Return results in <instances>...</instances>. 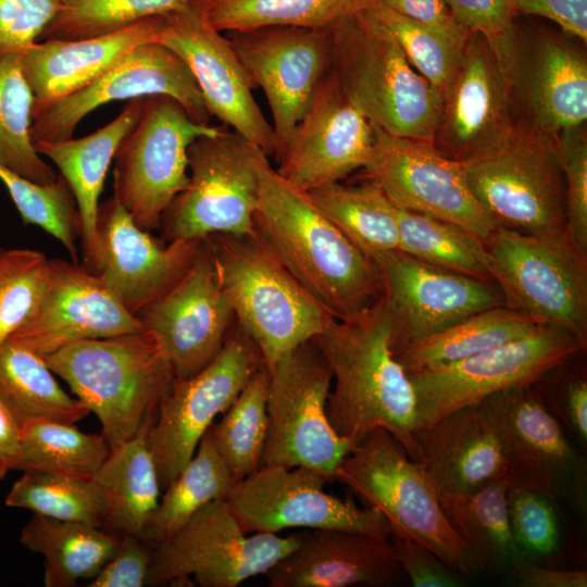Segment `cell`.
I'll return each instance as SVG.
<instances>
[{"label":"cell","mask_w":587,"mask_h":587,"mask_svg":"<svg viewBox=\"0 0 587 587\" xmlns=\"http://www.w3.org/2000/svg\"><path fill=\"white\" fill-rule=\"evenodd\" d=\"M34 95L20 54L0 59V164L35 183L48 185L59 174L37 152L32 137Z\"/></svg>","instance_id":"obj_43"},{"label":"cell","mask_w":587,"mask_h":587,"mask_svg":"<svg viewBox=\"0 0 587 587\" xmlns=\"http://www.w3.org/2000/svg\"><path fill=\"white\" fill-rule=\"evenodd\" d=\"M0 399L21 425L34 420L75 424L90 413L59 385L42 357L8 340L0 345Z\"/></svg>","instance_id":"obj_36"},{"label":"cell","mask_w":587,"mask_h":587,"mask_svg":"<svg viewBox=\"0 0 587 587\" xmlns=\"http://www.w3.org/2000/svg\"><path fill=\"white\" fill-rule=\"evenodd\" d=\"M49 261L35 249L0 253V345L34 313L48 278Z\"/></svg>","instance_id":"obj_48"},{"label":"cell","mask_w":587,"mask_h":587,"mask_svg":"<svg viewBox=\"0 0 587 587\" xmlns=\"http://www.w3.org/2000/svg\"><path fill=\"white\" fill-rule=\"evenodd\" d=\"M263 364L253 341L236 324L203 370L174 379L148 432L162 491L190 461L215 417L229 408Z\"/></svg>","instance_id":"obj_16"},{"label":"cell","mask_w":587,"mask_h":587,"mask_svg":"<svg viewBox=\"0 0 587 587\" xmlns=\"http://www.w3.org/2000/svg\"><path fill=\"white\" fill-rule=\"evenodd\" d=\"M20 541L43 557L47 587H71L91 579L115 551L120 537L87 523L33 514Z\"/></svg>","instance_id":"obj_33"},{"label":"cell","mask_w":587,"mask_h":587,"mask_svg":"<svg viewBox=\"0 0 587 587\" xmlns=\"http://www.w3.org/2000/svg\"><path fill=\"white\" fill-rule=\"evenodd\" d=\"M11 508L51 519L102 527L103 503L89 479L38 471H23L5 497Z\"/></svg>","instance_id":"obj_44"},{"label":"cell","mask_w":587,"mask_h":587,"mask_svg":"<svg viewBox=\"0 0 587 587\" xmlns=\"http://www.w3.org/2000/svg\"><path fill=\"white\" fill-rule=\"evenodd\" d=\"M519 123L551 138L585 125L587 58L565 36L515 25L489 42Z\"/></svg>","instance_id":"obj_14"},{"label":"cell","mask_w":587,"mask_h":587,"mask_svg":"<svg viewBox=\"0 0 587 587\" xmlns=\"http://www.w3.org/2000/svg\"><path fill=\"white\" fill-rule=\"evenodd\" d=\"M501 446L512 486L567 498L585 513L586 458L548 410L535 384L497 391L479 403Z\"/></svg>","instance_id":"obj_15"},{"label":"cell","mask_w":587,"mask_h":587,"mask_svg":"<svg viewBox=\"0 0 587 587\" xmlns=\"http://www.w3.org/2000/svg\"><path fill=\"white\" fill-rule=\"evenodd\" d=\"M220 127L193 121L175 99L143 98L141 113L114 155V196L143 230L152 232L186 187L188 149Z\"/></svg>","instance_id":"obj_12"},{"label":"cell","mask_w":587,"mask_h":587,"mask_svg":"<svg viewBox=\"0 0 587 587\" xmlns=\"http://www.w3.org/2000/svg\"><path fill=\"white\" fill-rule=\"evenodd\" d=\"M141 328L139 319L86 266L50 259L45 289L34 313L8 341L45 357L72 342Z\"/></svg>","instance_id":"obj_25"},{"label":"cell","mask_w":587,"mask_h":587,"mask_svg":"<svg viewBox=\"0 0 587 587\" xmlns=\"http://www.w3.org/2000/svg\"><path fill=\"white\" fill-rule=\"evenodd\" d=\"M148 96L175 99L188 115L209 124L210 114L185 62L159 41L141 43L90 85L49 105L33 117V143L73 137L77 125L97 108Z\"/></svg>","instance_id":"obj_22"},{"label":"cell","mask_w":587,"mask_h":587,"mask_svg":"<svg viewBox=\"0 0 587 587\" xmlns=\"http://www.w3.org/2000/svg\"><path fill=\"white\" fill-rule=\"evenodd\" d=\"M227 37L268 102L278 159L330 70L328 28L267 27Z\"/></svg>","instance_id":"obj_21"},{"label":"cell","mask_w":587,"mask_h":587,"mask_svg":"<svg viewBox=\"0 0 587 587\" xmlns=\"http://www.w3.org/2000/svg\"><path fill=\"white\" fill-rule=\"evenodd\" d=\"M190 0H60L40 40H75L112 34L140 21L164 16Z\"/></svg>","instance_id":"obj_46"},{"label":"cell","mask_w":587,"mask_h":587,"mask_svg":"<svg viewBox=\"0 0 587 587\" xmlns=\"http://www.w3.org/2000/svg\"><path fill=\"white\" fill-rule=\"evenodd\" d=\"M583 353L563 361L534 384L565 433L586 451L587 372Z\"/></svg>","instance_id":"obj_50"},{"label":"cell","mask_w":587,"mask_h":587,"mask_svg":"<svg viewBox=\"0 0 587 587\" xmlns=\"http://www.w3.org/2000/svg\"><path fill=\"white\" fill-rule=\"evenodd\" d=\"M153 547L141 538L126 535L88 587H142L152 558Z\"/></svg>","instance_id":"obj_54"},{"label":"cell","mask_w":587,"mask_h":587,"mask_svg":"<svg viewBox=\"0 0 587 587\" xmlns=\"http://www.w3.org/2000/svg\"><path fill=\"white\" fill-rule=\"evenodd\" d=\"M454 21L494 42L514 26L516 0H445Z\"/></svg>","instance_id":"obj_55"},{"label":"cell","mask_w":587,"mask_h":587,"mask_svg":"<svg viewBox=\"0 0 587 587\" xmlns=\"http://www.w3.org/2000/svg\"><path fill=\"white\" fill-rule=\"evenodd\" d=\"M314 339L333 374L326 404L333 429L355 448L374 429L384 428L420 462L414 392L391 351L382 297L355 319L330 316Z\"/></svg>","instance_id":"obj_2"},{"label":"cell","mask_w":587,"mask_h":587,"mask_svg":"<svg viewBox=\"0 0 587 587\" xmlns=\"http://www.w3.org/2000/svg\"><path fill=\"white\" fill-rule=\"evenodd\" d=\"M372 259L379 273L394 354L472 314L504 305L494 282L434 266L399 249Z\"/></svg>","instance_id":"obj_20"},{"label":"cell","mask_w":587,"mask_h":587,"mask_svg":"<svg viewBox=\"0 0 587 587\" xmlns=\"http://www.w3.org/2000/svg\"><path fill=\"white\" fill-rule=\"evenodd\" d=\"M434 487L444 514L477 570H510L521 560L509 523L510 484L498 482L469 494H450Z\"/></svg>","instance_id":"obj_34"},{"label":"cell","mask_w":587,"mask_h":587,"mask_svg":"<svg viewBox=\"0 0 587 587\" xmlns=\"http://www.w3.org/2000/svg\"><path fill=\"white\" fill-rule=\"evenodd\" d=\"M267 370L268 424L262 465L303 466L335 479L354 447L327 419L333 374L317 342L313 338L301 344Z\"/></svg>","instance_id":"obj_9"},{"label":"cell","mask_w":587,"mask_h":587,"mask_svg":"<svg viewBox=\"0 0 587 587\" xmlns=\"http://www.w3.org/2000/svg\"><path fill=\"white\" fill-rule=\"evenodd\" d=\"M399 250L434 266L494 282L484 241L464 228L396 207Z\"/></svg>","instance_id":"obj_42"},{"label":"cell","mask_w":587,"mask_h":587,"mask_svg":"<svg viewBox=\"0 0 587 587\" xmlns=\"http://www.w3.org/2000/svg\"><path fill=\"white\" fill-rule=\"evenodd\" d=\"M236 480L214 447L210 428L177 477L162 491L143 529L153 548L170 539L198 510L227 500Z\"/></svg>","instance_id":"obj_37"},{"label":"cell","mask_w":587,"mask_h":587,"mask_svg":"<svg viewBox=\"0 0 587 587\" xmlns=\"http://www.w3.org/2000/svg\"><path fill=\"white\" fill-rule=\"evenodd\" d=\"M369 0H202L210 23L220 32L267 27L329 28L361 11Z\"/></svg>","instance_id":"obj_40"},{"label":"cell","mask_w":587,"mask_h":587,"mask_svg":"<svg viewBox=\"0 0 587 587\" xmlns=\"http://www.w3.org/2000/svg\"><path fill=\"white\" fill-rule=\"evenodd\" d=\"M255 229L283 265L334 317L352 320L382 297L377 266L288 183L268 157L260 163Z\"/></svg>","instance_id":"obj_1"},{"label":"cell","mask_w":587,"mask_h":587,"mask_svg":"<svg viewBox=\"0 0 587 587\" xmlns=\"http://www.w3.org/2000/svg\"><path fill=\"white\" fill-rule=\"evenodd\" d=\"M21 438V423L0 399V479L15 470Z\"/></svg>","instance_id":"obj_59"},{"label":"cell","mask_w":587,"mask_h":587,"mask_svg":"<svg viewBox=\"0 0 587 587\" xmlns=\"http://www.w3.org/2000/svg\"><path fill=\"white\" fill-rule=\"evenodd\" d=\"M383 5L417 21L445 35L450 40L464 45L470 32L453 18L445 0H375Z\"/></svg>","instance_id":"obj_57"},{"label":"cell","mask_w":587,"mask_h":587,"mask_svg":"<svg viewBox=\"0 0 587 587\" xmlns=\"http://www.w3.org/2000/svg\"><path fill=\"white\" fill-rule=\"evenodd\" d=\"M0 180L7 188L24 225H35L54 237L78 263L77 241L80 218L74 196L59 174L55 182L42 185L0 164Z\"/></svg>","instance_id":"obj_47"},{"label":"cell","mask_w":587,"mask_h":587,"mask_svg":"<svg viewBox=\"0 0 587 587\" xmlns=\"http://www.w3.org/2000/svg\"><path fill=\"white\" fill-rule=\"evenodd\" d=\"M268 370L263 364L221 421L210 427L214 447L236 483L262 465L268 424Z\"/></svg>","instance_id":"obj_41"},{"label":"cell","mask_w":587,"mask_h":587,"mask_svg":"<svg viewBox=\"0 0 587 587\" xmlns=\"http://www.w3.org/2000/svg\"><path fill=\"white\" fill-rule=\"evenodd\" d=\"M101 423L110 450L154 421L175 374L150 329L68 344L42 357Z\"/></svg>","instance_id":"obj_3"},{"label":"cell","mask_w":587,"mask_h":587,"mask_svg":"<svg viewBox=\"0 0 587 587\" xmlns=\"http://www.w3.org/2000/svg\"><path fill=\"white\" fill-rule=\"evenodd\" d=\"M483 241L504 305L587 346V251L566 230L529 234L499 225Z\"/></svg>","instance_id":"obj_6"},{"label":"cell","mask_w":587,"mask_h":587,"mask_svg":"<svg viewBox=\"0 0 587 587\" xmlns=\"http://www.w3.org/2000/svg\"><path fill=\"white\" fill-rule=\"evenodd\" d=\"M143 98L128 100L108 124L79 138L40 141L35 148L52 161L66 180L80 218V245L84 266H92L97 254V217L99 199L115 152L137 122Z\"/></svg>","instance_id":"obj_31"},{"label":"cell","mask_w":587,"mask_h":587,"mask_svg":"<svg viewBox=\"0 0 587 587\" xmlns=\"http://www.w3.org/2000/svg\"><path fill=\"white\" fill-rule=\"evenodd\" d=\"M264 155L255 145L223 128L195 139L188 149V183L161 221L164 240L254 235Z\"/></svg>","instance_id":"obj_8"},{"label":"cell","mask_w":587,"mask_h":587,"mask_svg":"<svg viewBox=\"0 0 587 587\" xmlns=\"http://www.w3.org/2000/svg\"><path fill=\"white\" fill-rule=\"evenodd\" d=\"M3 251V249L0 247V253Z\"/></svg>","instance_id":"obj_60"},{"label":"cell","mask_w":587,"mask_h":587,"mask_svg":"<svg viewBox=\"0 0 587 587\" xmlns=\"http://www.w3.org/2000/svg\"><path fill=\"white\" fill-rule=\"evenodd\" d=\"M373 143L372 124L347 99L329 70L277 159L276 171L309 192L363 168Z\"/></svg>","instance_id":"obj_26"},{"label":"cell","mask_w":587,"mask_h":587,"mask_svg":"<svg viewBox=\"0 0 587 587\" xmlns=\"http://www.w3.org/2000/svg\"><path fill=\"white\" fill-rule=\"evenodd\" d=\"M522 587H586V570H557L523 560L509 570Z\"/></svg>","instance_id":"obj_58"},{"label":"cell","mask_w":587,"mask_h":587,"mask_svg":"<svg viewBox=\"0 0 587 587\" xmlns=\"http://www.w3.org/2000/svg\"><path fill=\"white\" fill-rule=\"evenodd\" d=\"M362 11L391 35L411 65L444 98L460 64L465 43L454 42L432 27L375 0H369Z\"/></svg>","instance_id":"obj_45"},{"label":"cell","mask_w":587,"mask_h":587,"mask_svg":"<svg viewBox=\"0 0 587 587\" xmlns=\"http://www.w3.org/2000/svg\"><path fill=\"white\" fill-rule=\"evenodd\" d=\"M237 324L266 367L315 338L332 316L283 265L258 232L204 238Z\"/></svg>","instance_id":"obj_5"},{"label":"cell","mask_w":587,"mask_h":587,"mask_svg":"<svg viewBox=\"0 0 587 587\" xmlns=\"http://www.w3.org/2000/svg\"><path fill=\"white\" fill-rule=\"evenodd\" d=\"M328 29L330 72L347 99L373 126L432 142L442 97L411 65L391 35L362 10Z\"/></svg>","instance_id":"obj_4"},{"label":"cell","mask_w":587,"mask_h":587,"mask_svg":"<svg viewBox=\"0 0 587 587\" xmlns=\"http://www.w3.org/2000/svg\"><path fill=\"white\" fill-rule=\"evenodd\" d=\"M517 14L540 16L564 34L587 42V0H516Z\"/></svg>","instance_id":"obj_56"},{"label":"cell","mask_w":587,"mask_h":587,"mask_svg":"<svg viewBox=\"0 0 587 587\" xmlns=\"http://www.w3.org/2000/svg\"><path fill=\"white\" fill-rule=\"evenodd\" d=\"M271 587L394 586L407 579L389 539L317 528L265 574Z\"/></svg>","instance_id":"obj_28"},{"label":"cell","mask_w":587,"mask_h":587,"mask_svg":"<svg viewBox=\"0 0 587 587\" xmlns=\"http://www.w3.org/2000/svg\"><path fill=\"white\" fill-rule=\"evenodd\" d=\"M373 130L372 152L362 170L395 207L450 222L482 240L499 226L471 191L462 163L445 157L432 142L375 126Z\"/></svg>","instance_id":"obj_17"},{"label":"cell","mask_w":587,"mask_h":587,"mask_svg":"<svg viewBox=\"0 0 587 587\" xmlns=\"http://www.w3.org/2000/svg\"><path fill=\"white\" fill-rule=\"evenodd\" d=\"M326 482L308 467L262 465L238 482L226 501L246 534L335 528L389 539L391 528L380 511L327 494Z\"/></svg>","instance_id":"obj_18"},{"label":"cell","mask_w":587,"mask_h":587,"mask_svg":"<svg viewBox=\"0 0 587 587\" xmlns=\"http://www.w3.org/2000/svg\"><path fill=\"white\" fill-rule=\"evenodd\" d=\"M519 124L492 48L485 37L470 33L442 98L433 146L464 163L500 145Z\"/></svg>","instance_id":"obj_24"},{"label":"cell","mask_w":587,"mask_h":587,"mask_svg":"<svg viewBox=\"0 0 587 587\" xmlns=\"http://www.w3.org/2000/svg\"><path fill=\"white\" fill-rule=\"evenodd\" d=\"M389 541L412 586L460 587L465 585L462 574L414 539L391 533Z\"/></svg>","instance_id":"obj_53"},{"label":"cell","mask_w":587,"mask_h":587,"mask_svg":"<svg viewBox=\"0 0 587 587\" xmlns=\"http://www.w3.org/2000/svg\"><path fill=\"white\" fill-rule=\"evenodd\" d=\"M476 200L500 226L565 230V187L555 139L523 124L488 152L462 163Z\"/></svg>","instance_id":"obj_10"},{"label":"cell","mask_w":587,"mask_h":587,"mask_svg":"<svg viewBox=\"0 0 587 587\" xmlns=\"http://www.w3.org/2000/svg\"><path fill=\"white\" fill-rule=\"evenodd\" d=\"M414 439L420 462L441 490L469 494L498 482L512 486L500 442L480 404L415 430Z\"/></svg>","instance_id":"obj_30"},{"label":"cell","mask_w":587,"mask_h":587,"mask_svg":"<svg viewBox=\"0 0 587 587\" xmlns=\"http://www.w3.org/2000/svg\"><path fill=\"white\" fill-rule=\"evenodd\" d=\"M586 346L559 326L533 333L450 363L407 372L415 398V430L488 396L536 383ZM414 430V432H415Z\"/></svg>","instance_id":"obj_11"},{"label":"cell","mask_w":587,"mask_h":587,"mask_svg":"<svg viewBox=\"0 0 587 587\" xmlns=\"http://www.w3.org/2000/svg\"><path fill=\"white\" fill-rule=\"evenodd\" d=\"M505 305L472 314L451 326L415 339L394 354L405 372L462 360L522 338L538 328Z\"/></svg>","instance_id":"obj_35"},{"label":"cell","mask_w":587,"mask_h":587,"mask_svg":"<svg viewBox=\"0 0 587 587\" xmlns=\"http://www.w3.org/2000/svg\"><path fill=\"white\" fill-rule=\"evenodd\" d=\"M335 479L380 511L391 533L408 536L464 576L476 566L444 514L432 479L384 428H376L339 464Z\"/></svg>","instance_id":"obj_7"},{"label":"cell","mask_w":587,"mask_h":587,"mask_svg":"<svg viewBox=\"0 0 587 587\" xmlns=\"http://www.w3.org/2000/svg\"><path fill=\"white\" fill-rule=\"evenodd\" d=\"M162 16L98 37L36 41L20 63L34 95L33 117L90 85L141 43L158 41Z\"/></svg>","instance_id":"obj_29"},{"label":"cell","mask_w":587,"mask_h":587,"mask_svg":"<svg viewBox=\"0 0 587 587\" xmlns=\"http://www.w3.org/2000/svg\"><path fill=\"white\" fill-rule=\"evenodd\" d=\"M316 207L370 258L399 249L396 207L372 182L329 184L308 192Z\"/></svg>","instance_id":"obj_38"},{"label":"cell","mask_w":587,"mask_h":587,"mask_svg":"<svg viewBox=\"0 0 587 587\" xmlns=\"http://www.w3.org/2000/svg\"><path fill=\"white\" fill-rule=\"evenodd\" d=\"M507 499L510 528L520 559L537 563L553 557L561 542L555 501L522 486H510Z\"/></svg>","instance_id":"obj_49"},{"label":"cell","mask_w":587,"mask_h":587,"mask_svg":"<svg viewBox=\"0 0 587 587\" xmlns=\"http://www.w3.org/2000/svg\"><path fill=\"white\" fill-rule=\"evenodd\" d=\"M97 242L89 271L136 315L186 274L203 239L165 243L140 228L113 195L99 205Z\"/></svg>","instance_id":"obj_23"},{"label":"cell","mask_w":587,"mask_h":587,"mask_svg":"<svg viewBox=\"0 0 587 587\" xmlns=\"http://www.w3.org/2000/svg\"><path fill=\"white\" fill-rule=\"evenodd\" d=\"M136 316L163 344L176 379L196 375L218 354L235 317L205 239L186 274Z\"/></svg>","instance_id":"obj_27"},{"label":"cell","mask_w":587,"mask_h":587,"mask_svg":"<svg viewBox=\"0 0 587 587\" xmlns=\"http://www.w3.org/2000/svg\"><path fill=\"white\" fill-rule=\"evenodd\" d=\"M565 187V230L587 251V136L585 125L555 138Z\"/></svg>","instance_id":"obj_51"},{"label":"cell","mask_w":587,"mask_h":587,"mask_svg":"<svg viewBox=\"0 0 587 587\" xmlns=\"http://www.w3.org/2000/svg\"><path fill=\"white\" fill-rule=\"evenodd\" d=\"M158 41L188 66L209 114L259 147L276 153V138L253 95L254 87L229 39L208 20L202 0L162 16Z\"/></svg>","instance_id":"obj_19"},{"label":"cell","mask_w":587,"mask_h":587,"mask_svg":"<svg viewBox=\"0 0 587 587\" xmlns=\"http://www.w3.org/2000/svg\"><path fill=\"white\" fill-rule=\"evenodd\" d=\"M300 541V533L247 536L226 500L209 502L153 548L147 586L236 587L265 574Z\"/></svg>","instance_id":"obj_13"},{"label":"cell","mask_w":587,"mask_h":587,"mask_svg":"<svg viewBox=\"0 0 587 587\" xmlns=\"http://www.w3.org/2000/svg\"><path fill=\"white\" fill-rule=\"evenodd\" d=\"M102 434L79 430L74 424L34 420L21 425L15 470H38L91 479L109 455Z\"/></svg>","instance_id":"obj_39"},{"label":"cell","mask_w":587,"mask_h":587,"mask_svg":"<svg viewBox=\"0 0 587 587\" xmlns=\"http://www.w3.org/2000/svg\"><path fill=\"white\" fill-rule=\"evenodd\" d=\"M60 4V0H0V59L33 46Z\"/></svg>","instance_id":"obj_52"},{"label":"cell","mask_w":587,"mask_h":587,"mask_svg":"<svg viewBox=\"0 0 587 587\" xmlns=\"http://www.w3.org/2000/svg\"><path fill=\"white\" fill-rule=\"evenodd\" d=\"M152 422L129 440L111 449L90 479L103 503L102 528L143 539L147 521L161 496L157 466L148 446Z\"/></svg>","instance_id":"obj_32"}]
</instances>
